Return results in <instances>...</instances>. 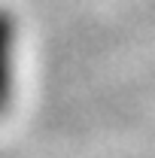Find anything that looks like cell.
Wrapping results in <instances>:
<instances>
[{"instance_id": "obj_1", "label": "cell", "mask_w": 155, "mask_h": 158, "mask_svg": "<svg viewBox=\"0 0 155 158\" xmlns=\"http://www.w3.org/2000/svg\"><path fill=\"white\" fill-rule=\"evenodd\" d=\"M15 55H19V19L0 3V118L9 113L15 94Z\"/></svg>"}]
</instances>
